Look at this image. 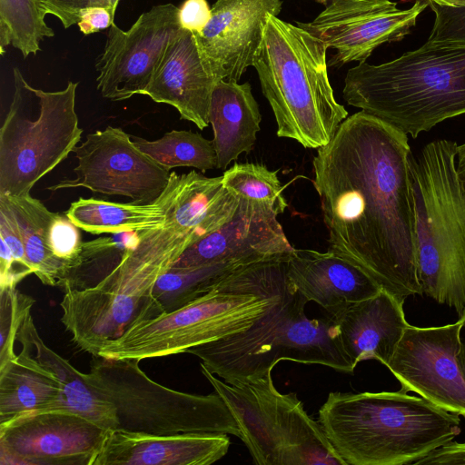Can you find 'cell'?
Returning a JSON list of instances; mask_svg holds the SVG:
<instances>
[{
  "instance_id": "cell-1",
  "label": "cell",
  "mask_w": 465,
  "mask_h": 465,
  "mask_svg": "<svg viewBox=\"0 0 465 465\" xmlns=\"http://www.w3.org/2000/svg\"><path fill=\"white\" fill-rule=\"evenodd\" d=\"M408 136L362 112L347 117L312 159L328 251L404 302L417 273Z\"/></svg>"
},
{
  "instance_id": "cell-2",
  "label": "cell",
  "mask_w": 465,
  "mask_h": 465,
  "mask_svg": "<svg viewBox=\"0 0 465 465\" xmlns=\"http://www.w3.org/2000/svg\"><path fill=\"white\" fill-rule=\"evenodd\" d=\"M288 258L262 262L270 303L250 328L187 351L227 383L261 379L282 360L319 364L345 373L354 371L337 324L330 317L306 316L308 301L288 279Z\"/></svg>"
},
{
  "instance_id": "cell-3",
  "label": "cell",
  "mask_w": 465,
  "mask_h": 465,
  "mask_svg": "<svg viewBox=\"0 0 465 465\" xmlns=\"http://www.w3.org/2000/svg\"><path fill=\"white\" fill-rule=\"evenodd\" d=\"M459 416L401 391H334L318 421L344 465H414L460 433Z\"/></svg>"
},
{
  "instance_id": "cell-4",
  "label": "cell",
  "mask_w": 465,
  "mask_h": 465,
  "mask_svg": "<svg viewBox=\"0 0 465 465\" xmlns=\"http://www.w3.org/2000/svg\"><path fill=\"white\" fill-rule=\"evenodd\" d=\"M348 104L412 138L465 114V46L429 45L381 64L350 68Z\"/></svg>"
},
{
  "instance_id": "cell-5",
  "label": "cell",
  "mask_w": 465,
  "mask_h": 465,
  "mask_svg": "<svg viewBox=\"0 0 465 465\" xmlns=\"http://www.w3.org/2000/svg\"><path fill=\"white\" fill-rule=\"evenodd\" d=\"M327 49L303 28L271 15L252 64L277 135L308 149L326 145L348 117L329 80Z\"/></svg>"
},
{
  "instance_id": "cell-6",
  "label": "cell",
  "mask_w": 465,
  "mask_h": 465,
  "mask_svg": "<svg viewBox=\"0 0 465 465\" xmlns=\"http://www.w3.org/2000/svg\"><path fill=\"white\" fill-rule=\"evenodd\" d=\"M167 189L164 223L139 231L136 246L100 282L104 293L122 307L134 309L150 301L158 278L187 248L229 222L239 203L222 176L195 171L171 172Z\"/></svg>"
},
{
  "instance_id": "cell-7",
  "label": "cell",
  "mask_w": 465,
  "mask_h": 465,
  "mask_svg": "<svg viewBox=\"0 0 465 465\" xmlns=\"http://www.w3.org/2000/svg\"><path fill=\"white\" fill-rule=\"evenodd\" d=\"M458 145L446 139L411 158L417 273L422 294L465 312V198Z\"/></svg>"
},
{
  "instance_id": "cell-8",
  "label": "cell",
  "mask_w": 465,
  "mask_h": 465,
  "mask_svg": "<svg viewBox=\"0 0 465 465\" xmlns=\"http://www.w3.org/2000/svg\"><path fill=\"white\" fill-rule=\"evenodd\" d=\"M269 303L262 262L242 266L187 304L133 324L98 357L142 361L187 352L247 330Z\"/></svg>"
},
{
  "instance_id": "cell-9",
  "label": "cell",
  "mask_w": 465,
  "mask_h": 465,
  "mask_svg": "<svg viewBox=\"0 0 465 465\" xmlns=\"http://www.w3.org/2000/svg\"><path fill=\"white\" fill-rule=\"evenodd\" d=\"M14 94L0 128V195L29 194L81 141L78 83L48 92L31 86L15 67Z\"/></svg>"
},
{
  "instance_id": "cell-10",
  "label": "cell",
  "mask_w": 465,
  "mask_h": 465,
  "mask_svg": "<svg viewBox=\"0 0 465 465\" xmlns=\"http://www.w3.org/2000/svg\"><path fill=\"white\" fill-rule=\"evenodd\" d=\"M200 368L232 414L239 438L255 464L344 465L297 394L276 389L272 371L255 381L230 384L202 363Z\"/></svg>"
},
{
  "instance_id": "cell-11",
  "label": "cell",
  "mask_w": 465,
  "mask_h": 465,
  "mask_svg": "<svg viewBox=\"0 0 465 465\" xmlns=\"http://www.w3.org/2000/svg\"><path fill=\"white\" fill-rule=\"evenodd\" d=\"M135 359L94 357L86 382L114 407L117 429L149 434L213 432L240 436L230 410L215 391L192 394L148 377Z\"/></svg>"
},
{
  "instance_id": "cell-12",
  "label": "cell",
  "mask_w": 465,
  "mask_h": 465,
  "mask_svg": "<svg viewBox=\"0 0 465 465\" xmlns=\"http://www.w3.org/2000/svg\"><path fill=\"white\" fill-rule=\"evenodd\" d=\"M73 152L78 161L73 170L75 177L60 180L47 190L83 187L147 204L161 196L169 182L170 171L138 149L120 127L109 125L87 134Z\"/></svg>"
},
{
  "instance_id": "cell-13",
  "label": "cell",
  "mask_w": 465,
  "mask_h": 465,
  "mask_svg": "<svg viewBox=\"0 0 465 465\" xmlns=\"http://www.w3.org/2000/svg\"><path fill=\"white\" fill-rule=\"evenodd\" d=\"M182 30L179 7L173 4L151 7L126 31L114 23L94 64L102 96L124 101L143 94L166 48Z\"/></svg>"
},
{
  "instance_id": "cell-14",
  "label": "cell",
  "mask_w": 465,
  "mask_h": 465,
  "mask_svg": "<svg viewBox=\"0 0 465 465\" xmlns=\"http://www.w3.org/2000/svg\"><path fill=\"white\" fill-rule=\"evenodd\" d=\"M109 431L68 411L28 412L0 423V464L94 465Z\"/></svg>"
},
{
  "instance_id": "cell-15",
  "label": "cell",
  "mask_w": 465,
  "mask_h": 465,
  "mask_svg": "<svg viewBox=\"0 0 465 465\" xmlns=\"http://www.w3.org/2000/svg\"><path fill=\"white\" fill-rule=\"evenodd\" d=\"M463 320L439 327L408 325L387 368L403 392L414 391L465 417V380L458 365Z\"/></svg>"
},
{
  "instance_id": "cell-16",
  "label": "cell",
  "mask_w": 465,
  "mask_h": 465,
  "mask_svg": "<svg viewBox=\"0 0 465 465\" xmlns=\"http://www.w3.org/2000/svg\"><path fill=\"white\" fill-rule=\"evenodd\" d=\"M427 7L420 0L399 9L391 0H331L315 19L296 25L336 51L331 65L366 62L380 45L410 33Z\"/></svg>"
},
{
  "instance_id": "cell-17",
  "label": "cell",
  "mask_w": 465,
  "mask_h": 465,
  "mask_svg": "<svg viewBox=\"0 0 465 465\" xmlns=\"http://www.w3.org/2000/svg\"><path fill=\"white\" fill-rule=\"evenodd\" d=\"M238 198V207L232 218L187 248L172 268L213 263L246 266L290 256L294 248L288 241L278 215L263 203Z\"/></svg>"
},
{
  "instance_id": "cell-18",
  "label": "cell",
  "mask_w": 465,
  "mask_h": 465,
  "mask_svg": "<svg viewBox=\"0 0 465 465\" xmlns=\"http://www.w3.org/2000/svg\"><path fill=\"white\" fill-rule=\"evenodd\" d=\"M282 0H217L203 30L194 34L207 62L221 80L238 82L262 45L268 16Z\"/></svg>"
},
{
  "instance_id": "cell-19",
  "label": "cell",
  "mask_w": 465,
  "mask_h": 465,
  "mask_svg": "<svg viewBox=\"0 0 465 465\" xmlns=\"http://www.w3.org/2000/svg\"><path fill=\"white\" fill-rule=\"evenodd\" d=\"M221 81L194 33L183 29L166 48L143 94L174 107L180 118L206 128L213 89Z\"/></svg>"
},
{
  "instance_id": "cell-20",
  "label": "cell",
  "mask_w": 465,
  "mask_h": 465,
  "mask_svg": "<svg viewBox=\"0 0 465 465\" xmlns=\"http://www.w3.org/2000/svg\"><path fill=\"white\" fill-rule=\"evenodd\" d=\"M228 434L110 430L94 465H210L226 455Z\"/></svg>"
},
{
  "instance_id": "cell-21",
  "label": "cell",
  "mask_w": 465,
  "mask_h": 465,
  "mask_svg": "<svg viewBox=\"0 0 465 465\" xmlns=\"http://www.w3.org/2000/svg\"><path fill=\"white\" fill-rule=\"evenodd\" d=\"M286 272L293 287L308 302L323 308L330 318L382 290L363 270L331 251L294 248Z\"/></svg>"
},
{
  "instance_id": "cell-22",
  "label": "cell",
  "mask_w": 465,
  "mask_h": 465,
  "mask_svg": "<svg viewBox=\"0 0 465 465\" xmlns=\"http://www.w3.org/2000/svg\"><path fill=\"white\" fill-rule=\"evenodd\" d=\"M403 303L381 290L331 318L337 324L344 351L355 367L366 360H377L387 367L409 325Z\"/></svg>"
},
{
  "instance_id": "cell-23",
  "label": "cell",
  "mask_w": 465,
  "mask_h": 465,
  "mask_svg": "<svg viewBox=\"0 0 465 465\" xmlns=\"http://www.w3.org/2000/svg\"><path fill=\"white\" fill-rule=\"evenodd\" d=\"M262 115L250 84L221 80L213 92L209 122L217 168L225 170L242 153L252 150Z\"/></svg>"
},
{
  "instance_id": "cell-24",
  "label": "cell",
  "mask_w": 465,
  "mask_h": 465,
  "mask_svg": "<svg viewBox=\"0 0 465 465\" xmlns=\"http://www.w3.org/2000/svg\"><path fill=\"white\" fill-rule=\"evenodd\" d=\"M21 352L0 368V423L20 415L55 410L61 397L56 375L32 355L26 341Z\"/></svg>"
},
{
  "instance_id": "cell-25",
  "label": "cell",
  "mask_w": 465,
  "mask_h": 465,
  "mask_svg": "<svg viewBox=\"0 0 465 465\" xmlns=\"http://www.w3.org/2000/svg\"><path fill=\"white\" fill-rule=\"evenodd\" d=\"M17 341H26L35 351V356L38 361L58 378L62 391L55 410L76 413L106 430L117 429V417L113 404L101 398L90 387L85 373L80 372L45 343L31 313L25 319Z\"/></svg>"
},
{
  "instance_id": "cell-26",
  "label": "cell",
  "mask_w": 465,
  "mask_h": 465,
  "mask_svg": "<svg viewBox=\"0 0 465 465\" xmlns=\"http://www.w3.org/2000/svg\"><path fill=\"white\" fill-rule=\"evenodd\" d=\"M167 200V186L156 201L147 204L80 197L64 213L78 228L92 234L143 231L164 223Z\"/></svg>"
},
{
  "instance_id": "cell-27",
  "label": "cell",
  "mask_w": 465,
  "mask_h": 465,
  "mask_svg": "<svg viewBox=\"0 0 465 465\" xmlns=\"http://www.w3.org/2000/svg\"><path fill=\"white\" fill-rule=\"evenodd\" d=\"M15 215L25 244L26 259L43 284L57 286L68 264L57 259L48 245L50 225L55 213L29 194L3 196Z\"/></svg>"
},
{
  "instance_id": "cell-28",
  "label": "cell",
  "mask_w": 465,
  "mask_h": 465,
  "mask_svg": "<svg viewBox=\"0 0 465 465\" xmlns=\"http://www.w3.org/2000/svg\"><path fill=\"white\" fill-rule=\"evenodd\" d=\"M139 241V231L109 233L83 243L77 259L57 283L64 293L98 284L111 273Z\"/></svg>"
},
{
  "instance_id": "cell-29",
  "label": "cell",
  "mask_w": 465,
  "mask_h": 465,
  "mask_svg": "<svg viewBox=\"0 0 465 465\" xmlns=\"http://www.w3.org/2000/svg\"><path fill=\"white\" fill-rule=\"evenodd\" d=\"M242 267L232 263H213L190 268H171L156 281L153 297L159 313L174 311L206 292L223 278Z\"/></svg>"
},
{
  "instance_id": "cell-30",
  "label": "cell",
  "mask_w": 465,
  "mask_h": 465,
  "mask_svg": "<svg viewBox=\"0 0 465 465\" xmlns=\"http://www.w3.org/2000/svg\"><path fill=\"white\" fill-rule=\"evenodd\" d=\"M132 138L138 149L168 171L184 166L204 173L217 168V155L213 141L198 133L173 130L154 141L137 136Z\"/></svg>"
},
{
  "instance_id": "cell-31",
  "label": "cell",
  "mask_w": 465,
  "mask_h": 465,
  "mask_svg": "<svg viewBox=\"0 0 465 465\" xmlns=\"http://www.w3.org/2000/svg\"><path fill=\"white\" fill-rule=\"evenodd\" d=\"M46 15L38 0H0V53L11 45L24 58L36 54L44 38L54 36Z\"/></svg>"
},
{
  "instance_id": "cell-32",
  "label": "cell",
  "mask_w": 465,
  "mask_h": 465,
  "mask_svg": "<svg viewBox=\"0 0 465 465\" xmlns=\"http://www.w3.org/2000/svg\"><path fill=\"white\" fill-rule=\"evenodd\" d=\"M277 173L278 171H271L262 164L240 163L223 173L222 182L236 196L263 203L280 215L288 203Z\"/></svg>"
},
{
  "instance_id": "cell-33",
  "label": "cell",
  "mask_w": 465,
  "mask_h": 465,
  "mask_svg": "<svg viewBox=\"0 0 465 465\" xmlns=\"http://www.w3.org/2000/svg\"><path fill=\"white\" fill-rule=\"evenodd\" d=\"M35 302L16 287L0 289V368L17 356L15 341Z\"/></svg>"
},
{
  "instance_id": "cell-34",
  "label": "cell",
  "mask_w": 465,
  "mask_h": 465,
  "mask_svg": "<svg viewBox=\"0 0 465 465\" xmlns=\"http://www.w3.org/2000/svg\"><path fill=\"white\" fill-rule=\"evenodd\" d=\"M435 15L429 45L465 46V0H420Z\"/></svg>"
},
{
  "instance_id": "cell-35",
  "label": "cell",
  "mask_w": 465,
  "mask_h": 465,
  "mask_svg": "<svg viewBox=\"0 0 465 465\" xmlns=\"http://www.w3.org/2000/svg\"><path fill=\"white\" fill-rule=\"evenodd\" d=\"M80 230L65 213H55L49 229L48 245L53 254L66 262L68 267L82 250L84 242Z\"/></svg>"
},
{
  "instance_id": "cell-36",
  "label": "cell",
  "mask_w": 465,
  "mask_h": 465,
  "mask_svg": "<svg viewBox=\"0 0 465 465\" xmlns=\"http://www.w3.org/2000/svg\"><path fill=\"white\" fill-rule=\"evenodd\" d=\"M120 0H38L47 15L59 19L66 29L77 24L79 13L89 7H105L115 14Z\"/></svg>"
},
{
  "instance_id": "cell-37",
  "label": "cell",
  "mask_w": 465,
  "mask_h": 465,
  "mask_svg": "<svg viewBox=\"0 0 465 465\" xmlns=\"http://www.w3.org/2000/svg\"><path fill=\"white\" fill-rule=\"evenodd\" d=\"M0 240L9 247L15 262L31 274L34 273L26 259L25 244L16 219L7 204L1 200Z\"/></svg>"
},
{
  "instance_id": "cell-38",
  "label": "cell",
  "mask_w": 465,
  "mask_h": 465,
  "mask_svg": "<svg viewBox=\"0 0 465 465\" xmlns=\"http://www.w3.org/2000/svg\"><path fill=\"white\" fill-rule=\"evenodd\" d=\"M211 16L206 0H185L179 7V22L183 29L200 33Z\"/></svg>"
},
{
  "instance_id": "cell-39",
  "label": "cell",
  "mask_w": 465,
  "mask_h": 465,
  "mask_svg": "<svg viewBox=\"0 0 465 465\" xmlns=\"http://www.w3.org/2000/svg\"><path fill=\"white\" fill-rule=\"evenodd\" d=\"M30 274L15 262L9 247L0 240V289L16 287Z\"/></svg>"
},
{
  "instance_id": "cell-40",
  "label": "cell",
  "mask_w": 465,
  "mask_h": 465,
  "mask_svg": "<svg viewBox=\"0 0 465 465\" xmlns=\"http://www.w3.org/2000/svg\"><path fill=\"white\" fill-rule=\"evenodd\" d=\"M114 15L105 7H89L79 13L77 25L84 35L94 34L108 29L113 24Z\"/></svg>"
},
{
  "instance_id": "cell-41",
  "label": "cell",
  "mask_w": 465,
  "mask_h": 465,
  "mask_svg": "<svg viewBox=\"0 0 465 465\" xmlns=\"http://www.w3.org/2000/svg\"><path fill=\"white\" fill-rule=\"evenodd\" d=\"M465 464V442H450L418 460L414 465Z\"/></svg>"
},
{
  "instance_id": "cell-42",
  "label": "cell",
  "mask_w": 465,
  "mask_h": 465,
  "mask_svg": "<svg viewBox=\"0 0 465 465\" xmlns=\"http://www.w3.org/2000/svg\"><path fill=\"white\" fill-rule=\"evenodd\" d=\"M456 172L465 198V143L458 145L457 148Z\"/></svg>"
},
{
  "instance_id": "cell-43",
  "label": "cell",
  "mask_w": 465,
  "mask_h": 465,
  "mask_svg": "<svg viewBox=\"0 0 465 465\" xmlns=\"http://www.w3.org/2000/svg\"><path fill=\"white\" fill-rule=\"evenodd\" d=\"M460 317L463 320V327H465V312ZM457 361L460 372L465 380V341H461V339L460 348L457 353Z\"/></svg>"
}]
</instances>
